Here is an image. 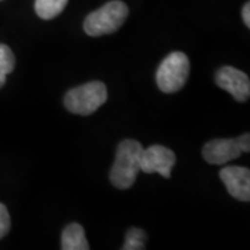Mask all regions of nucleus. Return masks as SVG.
I'll use <instances>...</instances> for the list:
<instances>
[{
    "instance_id": "nucleus-3",
    "label": "nucleus",
    "mask_w": 250,
    "mask_h": 250,
    "mask_svg": "<svg viewBox=\"0 0 250 250\" xmlns=\"http://www.w3.org/2000/svg\"><path fill=\"white\" fill-rule=\"evenodd\" d=\"M107 100V86L100 81H92L70 89L64 96L65 108L78 116H89Z\"/></svg>"
},
{
    "instance_id": "nucleus-1",
    "label": "nucleus",
    "mask_w": 250,
    "mask_h": 250,
    "mask_svg": "<svg viewBox=\"0 0 250 250\" xmlns=\"http://www.w3.org/2000/svg\"><path fill=\"white\" fill-rule=\"evenodd\" d=\"M143 146L134 139H124L118 143L116 159L110 170V182L117 189H129L141 171Z\"/></svg>"
},
{
    "instance_id": "nucleus-14",
    "label": "nucleus",
    "mask_w": 250,
    "mask_h": 250,
    "mask_svg": "<svg viewBox=\"0 0 250 250\" xmlns=\"http://www.w3.org/2000/svg\"><path fill=\"white\" fill-rule=\"evenodd\" d=\"M236 143L241 149V152L243 153H249L250 152V135L249 134H243L241 135L239 138H236Z\"/></svg>"
},
{
    "instance_id": "nucleus-5",
    "label": "nucleus",
    "mask_w": 250,
    "mask_h": 250,
    "mask_svg": "<svg viewBox=\"0 0 250 250\" xmlns=\"http://www.w3.org/2000/svg\"><path fill=\"white\" fill-rule=\"evenodd\" d=\"M175 161L177 156L171 149L161 145H152L147 149H143L141 156V171L146 174L157 172L164 178H170Z\"/></svg>"
},
{
    "instance_id": "nucleus-6",
    "label": "nucleus",
    "mask_w": 250,
    "mask_h": 250,
    "mask_svg": "<svg viewBox=\"0 0 250 250\" xmlns=\"http://www.w3.org/2000/svg\"><path fill=\"white\" fill-rule=\"evenodd\" d=\"M215 83L231 93L235 100L238 102H246L250 96V80L249 77L241 70L224 65L218 68L215 72Z\"/></svg>"
},
{
    "instance_id": "nucleus-7",
    "label": "nucleus",
    "mask_w": 250,
    "mask_h": 250,
    "mask_svg": "<svg viewBox=\"0 0 250 250\" xmlns=\"http://www.w3.org/2000/svg\"><path fill=\"white\" fill-rule=\"evenodd\" d=\"M220 178L227 187L228 193L239 202L250 200V170L239 166L224 167Z\"/></svg>"
},
{
    "instance_id": "nucleus-11",
    "label": "nucleus",
    "mask_w": 250,
    "mask_h": 250,
    "mask_svg": "<svg viewBox=\"0 0 250 250\" xmlns=\"http://www.w3.org/2000/svg\"><path fill=\"white\" fill-rule=\"evenodd\" d=\"M146 232L141 228H131L125 235L124 250H142L146 248Z\"/></svg>"
},
{
    "instance_id": "nucleus-9",
    "label": "nucleus",
    "mask_w": 250,
    "mask_h": 250,
    "mask_svg": "<svg viewBox=\"0 0 250 250\" xmlns=\"http://www.w3.org/2000/svg\"><path fill=\"white\" fill-rule=\"evenodd\" d=\"M89 248V243L85 236V229L81 224L71 223L62 229V250H88Z\"/></svg>"
},
{
    "instance_id": "nucleus-13",
    "label": "nucleus",
    "mask_w": 250,
    "mask_h": 250,
    "mask_svg": "<svg viewBox=\"0 0 250 250\" xmlns=\"http://www.w3.org/2000/svg\"><path fill=\"white\" fill-rule=\"evenodd\" d=\"M10 227H11V220H10L9 210L3 203H0V239L9 233Z\"/></svg>"
},
{
    "instance_id": "nucleus-2",
    "label": "nucleus",
    "mask_w": 250,
    "mask_h": 250,
    "mask_svg": "<svg viewBox=\"0 0 250 250\" xmlns=\"http://www.w3.org/2000/svg\"><path fill=\"white\" fill-rule=\"evenodd\" d=\"M128 6L121 0H111L86 16L83 31L89 36H102L114 34L123 27L128 17Z\"/></svg>"
},
{
    "instance_id": "nucleus-4",
    "label": "nucleus",
    "mask_w": 250,
    "mask_h": 250,
    "mask_svg": "<svg viewBox=\"0 0 250 250\" xmlns=\"http://www.w3.org/2000/svg\"><path fill=\"white\" fill-rule=\"evenodd\" d=\"M190 72L189 59L182 52H172L159 65L156 72V82L161 92L164 93H175L181 90Z\"/></svg>"
},
{
    "instance_id": "nucleus-8",
    "label": "nucleus",
    "mask_w": 250,
    "mask_h": 250,
    "mask_svg": "<svg viewBox=\"0 0 250 250\" xmlns=\"http://www.w3.org/2000/svg\"><path fill=\"white\" fill-rule=\"evenodd\" d=\"M241 153L236 139H213L206 143L202 150L203 159L214 166H223L228 161L235 160Z\"/></svg>"
},
{
    "instance_id": "nucleus-15",
    "label": "nucleus",
    "mask_w": 250,
    "mask_h": 250,
    "mask_svg": "<svg viewBox=\"0 0 250 250\" xmlns=\"http://www.w3.org/2000/svg\"><path fill=\"white\" fill-rule=\"evenodd\" d=\"M242 18H243V22H245V25L248 28H250V3L248 1L245 6H243V9H242Z\"/></svg>"
},
{
    "instance_id": "nucleus-12",
    "label": "nucleus",
    "mask_w": 250,
    "mask_h": 250,
    "mask_svg": "<svg viewBox=\"0 0 250 250\" xmlns=\"http://www.w3.org/2000/svg\"><path fill=\"white\" fill-rule=\"evenodd\" d=\"M16 67V57L9 46L0 43V75L7 77Z\"/></svg>"
},
{
    "instance_id": "nucleus-10",
    "label": "nucleus",
    "mask_w": 250,
    "mask_h": 250,
    "mask_svg": "<svg viewBox=\"0 0 250 250\" xmlns=\"http://www.w3.org/2000/svg\"><path fill=\"white\" fill-rule=\"evenodd\" d=\"M68 0H35V11L42 20H53L65 9Z\"/></svg>"
}]
</instances>
